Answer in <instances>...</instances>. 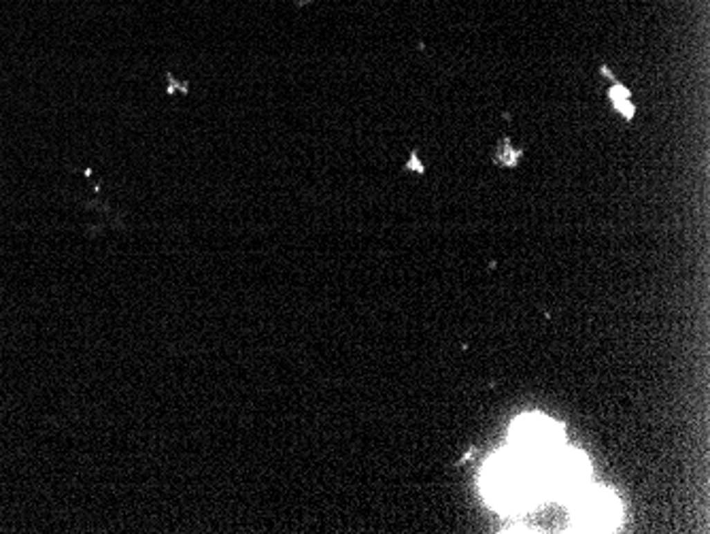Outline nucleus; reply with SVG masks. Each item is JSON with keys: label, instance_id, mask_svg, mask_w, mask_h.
I'll return each mask as SVG.
<instances>
[{"label": "nucleus", "instance_id": "1", "mask_svg": "<svg viewBox=\"0 0 710 534\" xmlns=\"http://www.w3.org/2000/svg\"><path fill=\"white\" fill-rule=\"evenodd\" d=\"M510 445L525 456H547L563 447V428L543 415H521L510 426Z\"/></svg>", "mask_w": 710, "mask_h": 534}, {"label": "nucleus", "instance_id": "2", "mask_svg": "<svg viewBox=\"0 0 710 534\" xmlns=\"http://www.w3.org/2000/svg\"><path fill=\"white\" fill-rule=\"evenodd\" d=\"M579 496V494H577ZM621 517V507L615 494L595 490L579 496V524L587 530H608L617 526Z\"/></svg>", "mask_w": 710, "mask_h": 534}, {"label": "nucleus", "instance_id": "3", "mask_svg": "<svg viewBox=\"0 0 710 534\" xmlns=\"http://www.w3.org/2000/svg\"><path fill=\"white\" fill-rule=\"evenodd\" d=\"M164 90L168 96H187L189 83L187 79H181L175 71H164Z\"/></svg>", "mask_w": 710, "mask_h": 534}, {"label": "nucleus", "instance_id": "4", "mask_svg": "<svg viewBox=\"0 0 710 534\" xmlns=\"http://www.w3.org/2000/svg\"><path fill=\"white\" fill-rule=\"evenodd\" d=\"M610 100L613 104L621 111L623 116H626L628 120H632L634 116V107H632V100H630V92L619 86V83H615V88H610Z\"/></svg>", "mask_w": 710, "mask_h": 534}]
</instances>
